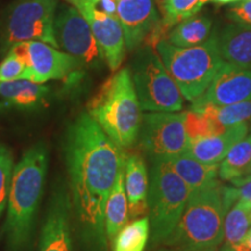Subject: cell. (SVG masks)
Listing matches in <instances>:
<instances>
[{"label": "cell", "instance_id": "obj_1", "mask_svg": "<svg viewBox=\"0 0 251 251\" xmlns=\"http://www.w3.org/2000/svg\"><path fill=\"white\" fill-rule=\"evenodd\" d=\"M64 155L72 213L84 242L92 251H106V203L118 176L125 169V149L84 112L69 126Z\"/></svg>", "mask_w": 251, "mask_h": 251}, {"label": "cell", "instance_id": "obj_2", "mask_svg": "<svg viewBox=\"0 0 251 251\" xmlns=\"http://www.w3.org/2000/svg\"><path fill=\"white\" fill-rule=\"evenodd\" d=\"M87 114L122 149L134 146L143 114L129 68L113 72L90 99Z\"/></svg>", "mask_w": 251, "mask_h": 251}, {"label": "cell", "instance_id": "obj_3", "mask_svg": "<svg viewBox=\"0 0 251 251\" xmlns=\"http://www.w3.org/2000/svg\"><path fill=\"white\" fill-rule=\"evenodd\" d=\"M48 151L36 144L24 153L14 166L8 194L6 235L13 249H20L29 240L43 187H45Z\"/></svg>", "mask_w": 251, "mask_h": 251}, {"label": "cell", "instance_id": "obj_4", "mask_svg": "<svg viewBox=\"0 0 251 251\" xmlns=\"http://www.w3.org/2000/svg\"><path fill=\"white\" fill-rule=\"evenodd\" d=\"M222 188L224 185L216 180L191 191L179 221L163 246L187 250H219L224 240L226 215Z\"/></svg>", "mask_w": 251, "mask_h": 251}, {"label": "cell", "instance_id": "obj_5", "mask_svg": "<svg viewBox=\"0 0 251 251\" xmlns=\"http://www.w3.org/2000/svg\"><path fill=\"white\" fill-rule=\"evenodd\" d=\"M155 49L184 99L190 102L205 92L226 62L220 52L216 35L190 48L176 47L164 39L157 43Z\"/></svg>", "mask_w": 251, "mask_h": 251}, {"label": "cell", "instance_id": "obj_6", "mask_svg": "<svg viewBox=\"0 0 251 251\" xmlns=\"http://www.w3.org/2000/svg\"><path fill=\"white\" fill-rule=\"evenodd\" d=\"M190 192V187L176 174L168 161L151 162L147 197L150 247L163 246L175 230Z\"/></svg>", "mask_w": 251, "mask_h": 251}, {"label": "cell", "instance_id": "obj_7", "mask_svg": "<svg viewBox=\"0 0 251 251\" xmlns=\"http://www.w3.org/2000/svg\"><path fill=\"white\" fill-rule=\"evenodd\" d=\"M131 79L144 112H180L184 97L156 49L142 47L131 63Z\"/></svg>", "mask_w": 251, "mask_h": 251}, {"label": "cell", "instance_id": "obj_8", "mask_svg": "<svg viewBox=\"0 0 251 251\" xmlns=\"http://www.w3.org/2000/svg\"><path fill=\"white\" fill-rule=\"evenodd\" d=\"M57 4L58 0H15L5 17L6 45L40 41L59 49L54 30Z\"/></svg>", "mask_w": 251, "mask_h": 251}, {"label": "cell", "instance_id": "obj_9", "mask_svg": "<svg viewBox=\"0 0 251 251\" xmlns=\"http://www.w3.org/2000/svg\"><path fill=\"white\" fill-rule=\"evenodd\" d=\"M186 112H147L142 115L140 147L152 161H170L187 151Z\"/></svg>", "mask_w": 251, "mask_h": 251}, {"label": "cell", "instance_id": "obj_10", "mask_svg": "<svg viewBox=\"0 0 251 251\" xmlns=\"http://www.w3.org/2000/svg\"><path fill=\"white\" fill-rule=\"evenodd\" d=\"M54 30L59 49L77 58L83 68H98L105 61L89 23L75 6L57 8Z\"/></svg>", "mask_w": 251, "mask_h": 251}, {"label": "cell", "instance_id": "obj_11", "mask_svg": "<svg viewBox=\"0 0 251 251\" xmlns=\"http://www.w3.org/2000/svg\"><path fill=\"white\" fill-rule=\"evenodd\" d=\"M9 51L23 59L27 68L26 79L36 84L77 77L83 68L77 58L40 41L15 43Z\"/></svg>", "mask_w": 251, "mask_h": 251}, {"label": "cell", "instance_id": "obj_12", "mask_svg": "<svg viewBox=\"0 0 251 251\" xmlns=\"http://www.w3.org/2000/svg\"><path fill=\"white\" fill-rule=\"evenodd\" d=\"M97 0H77L74 5L89 23L98 47L109 70L118 71L126 56L124 30L117 17H112L96 7Z\"/></svg>", "mask_w": 251, "mask_h": 251}, {"label": "cell", "instance_id": "obj_13", "mask_svg": "<svg viewBox=\"0 0 251 251\" xmlns=\"http://www.w3.org/2000/svg\"><path fill=\"white\" fill-rule=\"evenodd\" d=\"M251 100V70L225 62L214 79L192 106L233 105Z\"/></svg>", "mask_w": 251, "mask_h": 251}, {"label": "cell", "instance_id": "obj_14", "mask_svg": "<svg viewBox=\"0 0 251 251\" xmlns=\"http://www.w3.org/2000/svg\"><path fill=\"white\" fill-rule=\"evenodd\" d=\"M118 19L129 51L147 42L161 23L155 0H118Z\"/></svg>", "mask_w": 251, "mask_h": 251}, {"label": "cell", "instance_id": "obj_15", "mask_svg": "<svg viewBox=\"0 0 251 251\" xmlns=\"http://www.w3.org/2000/svg\"><path fill=\"white\" fill-rule=\"evenodd\" d=\"M71 214L70 196L65 188H58L50 201L41 231L39 251H72Z\"/></svg>", "mask_w": 251, "mask_h": 251}, {"label": "cell", "instance_id": "obj_16", "mask_svg": "<svg viewBox=\"0 0 251 251\" xmlns=\"http://www.w3.org/2000/svg\"><path fill=\"white\" fill-rule=\"evenodd\" d=\"M249 133V122L233 126L224 133L209 137L190 140L186 153L205 164H219L233 147Z\"/></svg>", "mask_w": 251, "mask_h": 251}, {"label": "cell", "instance_id": "obj_17", "mask_svg": "<svg viewBox=\"0 0 251 251\" xmlns=\"http://www.w3.org/2000/svg\"><path fill=\"white\" fill-rule=\"evenodd\" d=\"M149 175L143 157L137 153L127 155L125 162V190L131 219L148 214Z\"/></svg>", "mask_w": 251, "mask_h": 251}, {"label": "cell", "instance_id": "obj_18", "mask_svg": "<svg viewBox=\"0 0 251 251\" xmlns=\"http://www.w3.org/2000/svg\"><path fill=\"white\" fill-rule=\"evenodd\" d=\"M216 36L220 52L226 62L251 70V26L229 24Z\"/></svg>", "mask_w": 251, "mask_h": 251}, {"label": "cell", "instance_id": "obj_19", "mask_svg": "<svg viewBox=\"0 0 251 251\" xmlns=\"http://www.w3.org/2000/svg\"><path fill=\"white\" fill-rule=\"evenodd\" d=\"M49 92L43 84L27 79L0 83V109L30 108L42 101Z\"/></svg>", "mask_w": 251, "mask_h": 251}, {"label": "cell", "instance_id": "obj_20", "mask_svg": "<svg viewBox=\"0 0 251 251\" xmlns=\"http://www.w3.org/2000/svg\"><path fill=\"white\" fill-rule=\"evenodd\" d=\"M168 162L191 191L219 180V164H205L194 159L186 152Z\"/></svg>", "mask_w": 251, "mask_h": 251}, {"label": "cell", "instance_id": "obj_21", "mask_svg": "<svg viewBox=\"0 0 251 251\" xmlns=\"http://www.w3.org/2000/svg\"><path fill=\"white\" fill-rule=\"evenodd\" d=\"M128 199L125 190V169L120 172L115 180L111 194H109L105 211V230L107 240L114 241L122 228L127 225Z\"/></svg>", "mask_w": 251, "mask_h": 251}, {"label": "cell", "instance_id": "obj_22", "mask_svg": "<svg viewBox=\"0 0 251 251\" xmlns=\"http://www.w3.org/2000/svg\"><path fill=\"white\" fill-rule=\"evenodd\" d=\"M203 7L201 0H162L161 8L163 19L158 27L150 36V43L156 46L168 33L171 27H175L181 21L197 15Z\"/></svg>", "mask_w": 251, "mask_h": 251}, {"label": "cell", "instance_id": "obj_23", "mask_svg": "<svg viewBox=\"0 0 251 251\" xmlns=\"http://www.w3.org/2000/svg\"><path fill=\"white\" fill-rule=\"evenodd\" d=\"M251 175V133L237 142L219 164V179L234 181Z\"/></svg>", "mask_w": 251, "mask_h": 251}, {"label": "cell", "instance_id": "obj_24", "mask_svg": "<svg viewBox=\"0 0 251 251\" xmlns=\"http://www.w3.org/2000/svg\"><path fill=\"white\" fill-rule=\"evenodd\" d=\"M212 25V20L209 18L194 15L176 25L165 40L180 48L199 46L211 37Z\"/></svg>", "mask_w": 251, "mask_h": 251}, {"label": "cell", "instance_id": "obj_25", "mask_svg": "<svg viewBox=\"0 0 251 251\" xmlns=\"http://www.w3.org/2000/svg\"><path fill=\"white\" fill-rule=\"evenodd\" d=\"M251 230V203L237 200L225 215L224 240L220 248L234 246L242 241Z\"/></svg>", "mask_w": 251, "mask_h": 251}, {"label": "cell", "instance_id": "obj_26", "mask_svg": "<svg viewBox=\"0 0 251 251\" xmlns=\"http://www.w3.org/2000/svg\"><path fill=\"white\" fill-rule=\"evenodd\" d=\"M190 109L205 113L226 128L233 127L243 122H250L251 120V100L225 106H191Z\"/></svg>", "mask_w": 251, "mask_h": 251}, {"label": "cell", "instance_id": "obj_27", "mask_svg": "<svg viewBox=\"0 0 251 251\" xmlns=\"http://www.w3.org/2000/svg\"><path fill=\"white\" fill-rule=\"evenodd\" d=\"M150 236L148 216L126 225L114 238V251H143Z\"/></svg>", "mask_w": 251, "mask_h": 251}, {"label": "cell", "instance_id": "obj_28", "mask_svg": "<svg viewBox=\"0 0 251 251\" xmlns=\"http://www.w3.org/2000/svg\"><path fill=\"white\" fill-rule=\"evenodd\" d=\"M185 125H186V131L190 140L214 136V135L224 133L227 129L205 113L191 111V109L186 112Z\"/></svg>", "mask_w": 251, "mask_h": 251}, {"label": "cell", "instance_id": "obj_29", "mask_svg": "<svg viewBox=\"0 0 251 251\" xmlns=\"http://www.w3.org/2000/svg\"><path fill=\"white\" fill-rule=\"evenodd\" d=\"M13 169V156L9 149L0 144V215L8 202Z\"/></svg>", "mask_w": 251, "mask_h": 251}, {"label": "cell", "instance_id": "obj_30", "mask_svg": "<svg viewBox=\"0 0 251 251\" xmlns=\"http://www.w3.org/2000/svg\"><path fill=\"white\" fill-rule=\"evenodd\" d=\"M230 186H224L222 188L226 213L235 201L240 199L251 203V176L230 181Z\"/></svg>", "mask_w": 251, "mask_h": 251}, {"label": "cell", "instance_id": "obj_31", "mask_svg": "<svg viewBox=\"0 0 251 251\" xmlns=\"http://www.w3.org/2000/svg\"><path fill=\"white\" fill-rule=\"evenodd\" d=\"M26 76L27 68L23 59L9 51L0 64V83L26 79Z\"/></svg>", "mask_w": 251, "mask_h": 251}, {"label": "cell", "instance_id": "obj_32", "mask_svg": "<svg viewBox=\"0 0 251 251\" xmlns=\"http://www.w3.org/2000/svg\"><path fill=\"white\" fill-rule=\"evenodd\" d=\"M228 17L233 23L251 26V1H241L229 9Z\"/></svg>", "mask_w": 251, "mask_h": 251}, {"label": "cell", "instance_id": "obj_33", "mask_svg": "<svg viewBox=\"0 0 251 251\" xmlns=\"http://www.w3.org/2000/svg\"><path fill=\"white\" fill-rule=\"evenodd\" d=\"M96 7L103 13L118 18V0H97Z\"/></svg>", "mask_w": 251, "mask_h": 251}, {"label": "cell", "instance_id": "obj_34", "mask_svg": "<svg viewBox=\"0 0 251 251\" xmlns=\"http://www.w3.org/2000/svg\"><path fill=\"white\" fill-rule=\"evenodd\" d=\"M219 251H251V230L242 241L227 248H220Z\"/></svg>", "mask_w": 251, "mask_h": 251}, {"label": "cell", "instance_id": "obj_35", "mask_svg": "<svg viewBox=\"0 0 251 251\" xmlns=\"http://www.w3.org/2000/svg\"><path fill=\"white\" fill-rule=\"evenodd\" d=\"M240 0H201L202 5L208 4H216V5H229V4H235V2H238Z\"/></svg>", "mask_w": 251, "mask_h": 251}, {"label": "cell", "instance_id": "obj_36", "mask_svg": "<svg viewBox=\"0 0 251 251\" xmlns=\"http://www.w3.org/2000/svg\"><path fill=\"white\" fill-rule=\"evenodd\" d=\"M157 251H200V250H187V249H178V248H170V247H164L158 249ZM212 251H219V250H212Z\"/></svg>", "mask_w": 251, "mask_h": 251}, {"label": "cell", "instance_id": "obj_37", "mask_svg": "<svg viewBox=\"0 0 251 251\" xmlns=\"http://www.w3.org/2000/svg\"><path fill=\"white\" fill-rule=\"evenodd\" d=\"M67 1H68V2H70V4H71V5H74V4H75V2H76V1H77V0H67Z\"/></svg>", "mask_w": 251, "mask_h": 251}, {"label": "cell", "instance_id": "obj_38", "mask_svg": "<svg viewBox=\"0 0 251 251\" xmlns=\"http://www.w3.org/2000/svg\"><path fill=\"white\" fill-rule=\"evenodd\" d=\"M249 130L251 131V120H250V124H249Z\"/></svg>", "mask_w": 251, "mask_h": 251}, {"label": "cell", "instance_id": "obj_39", "mask_svg": "<svg viewBox=\"0 0 251 251\" xmlns=\"http://www.w3.org/2000/svg\"><path fill=\"white\" fill-rule=\"evenodd\" d=\"M240 1H251V0H240Z\"/></svg>", "mask_w": 251, "mask_h": 251}, {"label": "cell", "instance_id": "obj_40", "mask_svg": "<svg viewBox=\"0 0 251 251\" xmlns=\"http://www.w3.org/2000/svg\"><path fill=\"white\" fill-rule=\"evenodd\" d=\"M155 1H159V2H161V1H162V0H155Z\"/></svg>", "mask_w": 251, "mask_h": 251}, {"label": "cell", "instance_id": "obj_41", "mask_svg": "<svg viewBox=\"0 0 251 251\" xmlns=\"http://www.w3.org/2000/svg\"><path fill=\"white\" fill-rule=\"evenodd\" d=\"M250 176H251V175H250Z\"/></svg>", "mask_w": 251, "mask_h": 251}]
</instances>
